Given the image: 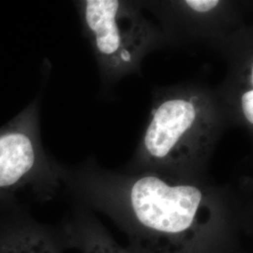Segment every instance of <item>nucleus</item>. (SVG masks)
<instances>
[{
	"mask_svg": "<svg viewBox=\"0 0 253 253\" xmlns=\"http://www.w3.org/2000/svg\"><path fill=\"white\" fill-rule=\"evenodd\" d=\"M75 203L108 216L136 253H242L252 224L250 192L153 171H113L94 157L64 167Z\"/></svg>",
	"mask_w": 253,
	"mask_h": 253,
	"instance_id": "obj_1",
	"label": "nucleus"
},
{
	"mask_svg": "<svg viewBox=\"0 0 253 253\" xmlns=\"http://www.w3.org/2000/svg\"><path fill=\"white\" fill-rule=\"evenodd\" d=\"M229 126L215 88L199 82L158 87L143 135L123 171L209 177L211 159Z\"/></svg>",
	"mask_w": 253,
	"mask_h": 253,
	"instance_id": "obj_2",
	"label": "nucleus"
},
{
	"mask_svg": "<svg viewBox=\"0 0 253 253\" xmlns=\"http://www.w3.org/2000/svg\"><path fill=\"white\" fill-rule=\"evenodd\" d=\"M74 5L106 89L141 74L145 56L170 46L161 27L145 18L139 1L80 0Z\"/></svg>",
	"mask_w": 253,
	"mask_h": 253,
	"instance_id": "obj_3",
	"label": "nucleus"
},
{
	"mask_svg": "<svg viewBox=\"0 0 253 253\" xmlns=\"http://www.w3.org/2000/svg\"><path fill=\"white\" fill-rule=\"evenodd\" d=\"M40 100L0 127V206L16 207L23 193L53 199L63 187L64 165L49 156L41 138Z\"/></svg>",
	"mask_w": 253,
	"mask_h": 253,
	"instance_id": "obj_4",
	"label": "nucleus"
},
{
	"mask_svg": "<svg viewBox=\"0 0 253 253\" xmlns=\"http://www.w3.org/2000/svg\"><path fill=\"white\" fill-rule=\"evenodd\" d=\"M160 22L170 46L204 43L212 49L245 25L246 5L233 0L139 1Z\"/></svg>",
	"mask_w": 253,
	"mask_h": 253,
	"instance_id": "obj_5",
	"label": "nucleus"
},
{
	"mask_svg": "<svg viewBox=\"0 0 253 253\" xmlns=\"http://www.w3.org/2000/svg\"><path fill=\"white\" fill-rule=\"evenodd\" d=\"M213 49L226 60V78L215 89L230 126L243 128L253 138V28L245 24Z\"/></svg>",
	"mask_w": 253,
	"mask_h": 253,
	"instance_id": "obj_6",
	"label": "nucleus"
},
{
	"mask_svg": "<svg viewBox=\"0 0 253 253\" xmlns=\"http://www.w3.org/2000/svg\"><path fill=\"white\" fill-rule=\"evenodd\" d=\"M11 210L0 221V253H62L65 247L58 231L33 220L19 206Z\"/></svg>",
	"mask_w": 253,
	"mask_h": 253,
	"instance_id": "obj_7",
	"label": "nucleus"
},
{
	"mask_svg": "<svg viewBox=\"0 0 253 253\" xmlns=\"http://www.w3.org/2000/svg\"><path fill=\"white\" fill-rule=\"evenodd\" d=\"M58 233L65 249H77L81 253H136L118 244L90 209L77 203Z\"/></svg>",
	"mask_w": 253,
	"mask_h": 253,
	"instance_id": "obj_8",
	"label": "nucleus"
}]
</instances>
